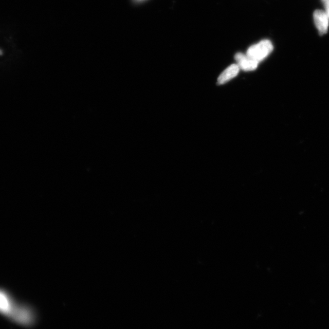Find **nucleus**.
<instances>
[{
    "label": "nucleus",
    "instance_id": "f257e3e1",
    "mask_svg": "<svg viewBox=\"0 0 329 329\" xmlns=\"http://www.w3.org/2000/svg\"><path fill=\"white\" fill-rule=\"evenodd\" d=\"M273 45L270 41L263 40L258 44L250 47L246 52V55L258 62L267 58L273 50Z\"/></svg>",
    "mask_w": 329,
    "mask_h": 329
},
{
    "label": "nucleus",
    "instance_id": "f03ea898",
    "mask_svg": "<svg viewBox=\"0 0 329 329\" xmlns=\"http://www.w3.org/2000/svg\"><path fill=\"white\" fill-rule=\"evenodd\" d=\"M13 321L24 325H31L34 321V314L31 309L25 306L16 305L9 316Z\"/></svg>",
    "mask_w": 329,
    "mask_h": 329
},
{
    "label": "nucleus",
    "instance_id": "7ed1b4c3",
    "mask_svg": "<svg viewBox=\"0 0 329 329\" xmlns=\"http://www.w3.org/2000/svg\"><path fill=\"white\" fill-rule=\"evenodd\" d=\"M314 22L316 27L318 29L321 35L326 34L329 26V16L322 10H316L314 14Z\"/></svg>",
    "mask_w": 329,
    "mask_h": 329
},
{
    "label": "nucleus",
    "instance_id": "20e7f679",
    "mask_svg": "<svg viewBox=\"0 0 329 329\" xmlns=\"http://www.w3.org/2000/svg\"><path fill=\"white\" fill-rule=\"evenodd\" d=\"M235 59L240 69L245 71L255 70L259 64L258 61L249 58L246 54L241 53V52H238L235 55Z\"/></svg>",
    "mask_w": 329,
    "mask_h": 329
},
{
    "label": "nucleus",
    "instance_id": "39448f33",
    "mask_svg": "<svg viewBox=\"0 0 329 329\" xmlns=\"http://www.w3.org/2000/svg\"><path fill=\"white\" fill-rule=\"evenodd\" d=\"M15 305L6 293L0 290V314L9 317Z\"/></svg>",
    "mask_w": 329,
    "mask_h": 329
},
{
    "label": "nucleus",
    "instance_id": "423d86ee",
    "mask_svg": "<svg viewBox=\"0 0 329 329\" xmlns=\"http://www.w3.org/2000/svg\"><path fill=\"white\" fill-rule=\"evenodd\" d=\"M239 71L240 68L237 64L230 65L220 75L218 79V83L219 84H223L231 80L232 79L235 78L239 74Z\"/></svg>",
    "mask_w": 329,
    "mask_h": 329
},
{
    "label": "nucleus",
    "instance_id": "0eeeda50",
    "mask_svg": "<svg viewBox=\"0 0 329 329\" xmlns=\"http://www.w3.org/2000/svg\"><path fill=\"white\" fill-rule=\"evenodd\" d=\"M324 5L325 9V12H326V14L329 16V1L324 3Z\"/></svg>",
    "mask_w": 329,
    "mask_h": 329
},
{
    "label": "nucleus",
    "instance_id": "6e6552de",
    "mask_svg": "<svg viewBox=\"0 0 329 329\" xmlns=\"http://www.w3.org/2000/svg\"><path fill=\"white\" fill-rule=\"evenodd\" d=\"M322 2L325 3L327 1H329V0H322Z\"/></svg>",
    "mask_w": 329,
    "mask_h": 329
},
{
    "label": "nucleus",
    "instance_id": "1a4fd4ad",
    "mask_svg": "<svg viewBox=\"0 0 329 329\" xmlns=\"http://www.w3.org/2000/svg\"><path fill=\"white\" fill-rule=\"evenodd\" d=\"M138 1H141V0H138Z\"/></svg>",
    "mask_w": 329,
    "mask_h": 329
}]
</instances>
